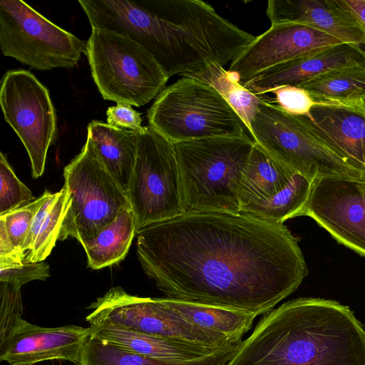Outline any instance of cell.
<instances>
[{"instance_id":"1","label":"cell","mask_w":365,"mask_h":365,"mask_svg":"<svg viewBox=\"0 0 365 365\" xmlns=\"http://www.w3.org/2000/svg\"><path fill=\"white\" fill-rule=\"evenodd\" d=\"M145 273L166 298L265 314L309 271L280 223L240 213H187L138 230Z\"/></svg>"},{"instance_id":"2","label":"cell","mask_w":365,"mask_h":365,"mask_svg":"<svg viewBox=\"0 0 365 365\" xmlns=\"http://www.w3.org/2000/svg\"><path fill=\"white\" fill-rule=\"evenodd\" d=\"M227 365H365V329L336 301L292 299L261 318Z\"/></svg>"},{"instance_id":"3","label":"cell","mask_w":365,"mask_h":365,"mask_svg":"<svg viewBox=\"0 0 365 365\" xmlns=\"http://www.w3.org/2000/svg\"><path fill=\"white\" fill-rule=\"evenodd\" d=\"M254 144L250 137L207 138L173 143L184 214L240 213L238 189Z\"/></svg>"},{"instance_id":"4","label":"cell","mask_w":365,"mask_h":365,"mask_svg":"<svg viewBox=\"0 0 365 365\" xmlns=\"http://www.w3.org/2000/svg\"><path fill=\"white\" fill-rule=\"evenodd\" d=\"M147 118L149 125L173 143L216 137L252 138L244 120L213 86L189 76L165 88Z\"/></svg>"},{"instance_id":"5","label":"cell","mask_w":365,"mask_h":365,"mask_svg":"<svg viewBox=\"0 0 365 365\" xmlns=\"http://www.w3.org/2000/svg\"><path fill=\"white\" fill-rule=\"evenodd\" d=\"M84 53L105 100L140 107L156 98L169 79L144 47L108 30L92 28Z\"/></svg>"},{"instance_id":"6","label":"cell","mask_w":365,"mask_h":365,"mask_svg":"<svg viewBox=\"0 0 365 365\" xmlns=\"http://www.w3.org/2000/svg\"><path fill=\"white\" fill-rule=\"evenodd\" d=\"M255 143L287 168L312 180L328 176L365 178L309 127L264 95L250 122Z\"/></svg>"},{"instance_id":"7","label":"cell","mask_w":365,"mask_h":365,"mask_svg":"<svg viewBox=\"0 0 365 365\" xmlns=\"http://www.w3.org/2000/svg\"><path fill=\"white\" fill-rule=\"evenodd\" d=\"M63 178L71 202L60 241L71 237L82 245L130 207L126 192L106 170L88 138L81 153L65 167Z\"/></svg>"},{"instance_id":"8","label":"cell","mask_w":365,"mask_h":365,"mask_svg":"<svg viewBox=\"0 0 365 365\" xmlns=\"http://www.w3.org/2000/svg\"><path fill=\"white\" fill-rule=\"evenodd\" d=\"M126 193L138 230L184 214L173 143L150 125L138 131L137 155Z\"/></svg>"},{"instance_id":"9","label":"cell","mask_w":365,"mask_h":365,"mask_svg":"<svg viewBox=\"0 0 365 365\" xmlns=\"http://www.w3.org/2000/svg\"><path fill=\"white\" fill-rule=\"evenodd\" d=\"M88 309L90 325H109L213 349L240 345L243 340L200 328L168 307L163 298L141 297L113 287Z\"/></svg>"},{"instance_id":"10","label":"cell","mask_w":365,"mask_h":365,"mask_svg":"<svg viewBox=\"0 0 365 365\" xmlns=\"http://www.w3.org/2000/svg\"><path fill=\"white\" fill-rule=\"evenodd\" d=\"M86 46L26 2L0 1V47L4 56L37 70L71 68Z\"/></svg>"},{"instance_id":"11","label":"cell","mask_w":365,"mask_h":365,"mask_svg":"<svg viewBox=\"0 0 365 365\" xmlns=\"http://www.w3.org/2000/svg\"><path fill=\"white\" fill-rule=\"evenodd\" d=\"M313 182L276 160L255 143L238 189L240 212L283 224L299 216Z\"/></svg>"},{"instance_id":"12","label":"cell","mask_w":365,"mask_h":365,"mask_svg":"<svg viewBox=\"0 0 365 365\" xmlns=\"http://www.w3.org/2000/svg\"><path fill=\"white\" fill-rule=\"evenodd\" d=\"M0 104L5 120L27 151L32 177L39 178L57 131L56 112L47 88L29 71L10 70L1 78Z\"/></svg>"},{"instance_id":"13","label":"cell","mask_w":365,"mask_h":365,"mask_svg":"<svg viewBox=\"0 0 365 365\" xmlns=\"http://www.w3.org/2000/svg\"><path fill=\"white\" fill-rule=\"evenodd\" d=\"M299 216L311 217L339 243L365 257V178L314 180Z\"/></svg>"},{"instance_id":"14","label":"cell","mask_w":365,"mask_h":365,"mask_svg":"<svg viewBox=\"0 0 365 365\" xmlns=\"http://www.w3.org/2000/svg\"><path fill=\"white\" fill-rule=\"evenodd\" d=\"M343 42L321 31L299 23L271 25L242 51L229 69L242 84L259 73L319 49Z\"/></svg>"},{"instance_id":"15","label":"cell","mask_w":365,"mask_h":365,"mask_svg":"<svg viewBox=\"0 0 365 365\" xmlns=\"http://www.w3.org/2000/svg\"><path fill=\"white\" fill-rule=\"evenodd\" d=\"M90 335V327H43L22 318L0 341V361L9 365H35L62 360L77 365Z\"/></svg>"},{"instance_id":"16","label":"cell","mask_w":365,"mask_h":365,"mask_svg":"<svg viewBox=\"0 0 365 365\" xmlns=\"http://www.w3.org/2000/svg\"><path fill=\"white\" fill-rule=\"evenodd\" d=\"M302 116L339 157L365 174V101L316 102Z\"/></svg>"},{"instance_id":"17","label":"cell","mask_w":365,"mask_h":365,"mask_svg":"<svg viewBox=\"0 0 365 365\" xmlns=\"http://www.w3.org/2000/svg\"><path fill=\"white\" fill-rule=\"evenodd\" d=\"M365 66V49L342 43L325 47L269 68L242 85L257 96H264L283 86H297L329 71Z\"/></svg>"},{"instance_id":"18","label":"cell","mask_w":365,"mask_h":365,"mask_svg":"<svg viewBox=\"0 0 365 365\" xmlns=\"http://www.w3.org/2000/svg\"><path fill=\"white\" fill-rule=\"evenodd\" d=\"M266 14L271 25L302 24L343 43L365 45V29L336 0H269Z\"/></svg>"},{"instance_id":"19","label":"cell","mask_w":365,"mask_h":365,"mask_svg":"<svg viewBox=\"0 0 365 365\" xmlns=\"http://www.w3.org/2000/svg\"><path fill=\"white\" fill-rule=\"evenodd\" d=\"M89 327L91 335L94 337L125 350L156 359H195L225 349L190 344L109 325H90Z\"/></svg>"},{"instance_id":"20","label":"cell","mask_w":365,"mask_h":365,"mask_svg":"<svg viewBox=\"0 0 365 365\" xmlns=\"http://www.w3.org/2000/svg\"><path fill=\"white\" fill-rule=\"evenodd\" d=\"M87 138L106 170L127 192L135 166L138 131L122 129L98 120L87 128Z\"/></svg>"},{"instance_id":"21","label":"cell","mask_w":365,"mask_h":365,"mask_svg":"<svg viewBox=\"0 0 365 365\" xmlns=\"http://www.w3.org/2000/svg\"><path fill=\"white\" fill-rule=\"evenodd\" d=\"M240 345L190 360H168L145 356L90 335L77 365H227Z\"/></svg>"},{"instance_id":"22","label":"cell","mask_w":365,"mask_h":365,"mask_svg":"<svg viewBox=\"0 0 365 365\" xmlns=\"http://www.w3.org/2000/svg\"><path fill=\"white\" fill-rule=\"evenodd\" d=\"M71 202L64 186L57 192L49 193L31 221L23 247L24 263L43 262L51 254Z\"/></svg>"},{"instance_id":"23","label":"cell","mask_w":365,"mask_h":365,"mask_svg":"<svg viewBox=\"0 0 365 365\" xmlns=\"http://www.w3.org/2000/svg\"><path fill=\"white\" fill-rule=\"evenodd\" d=\"M137 230L133 212L130 207L124 209L97 235L82 244L88 266L100 269L122 261Z\"/></svg>"},{"instance_id":"24","label":"cell","mask_w":365,"mask_h":365,"mask_svg":"<svg viewBox=\"0 0 365 365\" xmlns=\"http://www.w3.org/2000/svg\"><path fill=\"white\" fill-rule=\"evenodd\" d=\"M165 304L196 326L242 340L255 318V314L163 298Z\"/></svg>"},{"instance_id":"25","label":"cell","mask_w":365,"mask_h":365,"mask_svg":"<svg viewBox=\"0 0 365 365\" xmlns=\"http://www.w3.org/2000/svg\"><path fill=\"white\" fill-rule=\"evenodd\" d=\"M297 86L306 90L316 102L365 101V66L334 69Z\"/></svg>"},{"instance_id":"26","label":"cell","mask_w":365,"mask_h":365,"mask_svg":"<svg viewBox=\"0 0 365 365\" xmlns=\"http://www.w3.org/2000/svg\"><path fill=\"white\" fill-rule=\"evenodd\" d=\"M183 76L192 77L213 86L235 110L250 130V124L264 96L245 88L238 76L223 66L212 63Z\"/></svg>"},{"instance_id":"27","label":"cell","mask_w":365,"mask_h":365,"mask_svg":"<svg viewBox=\"0 0 365 365\" xmlns=\"http://www.w3.org/2000/svg\"><path fill=\"white\" fill-rule=\"evenodd\" d=\"M0 215L36 199L17 178L3 153L0 155Z\"/></svg>"},{"instance_id":"28","label":"cell","mask_w":365,"mask_h":365,"mask_svg":"<svg viewBox=\"0 0 365 365\" xmlns=\"http://www.w3.org/2000/svg\"><path fill=\"white\" fill-rule=\"evenodd\" d=\"M49 193L46 190L33 202L0 215V220L4 222L13 245L24 261L25 255L23 247L31 221Z\"/></svg>"},{"instance_id":"29","label":"cell","mask_w":365,"mask_h":365,"mask_svg":"<svg viewBox=\"0 0 365 365\" xmlns=\"http://www.w3.org/2000/svg\"><path fill=\"white\" fill-rule=\"evenodd\" d=\"M21 287L0 282V341H2L22 319Z\"/></svg>"},{"instance_id":"30","label":"cell","mask_w":365,"mask_h":365,"mask_svg":"<svg viewBox=\"0 0 365 365\" xmlns=\"http://www.w3.org/2000/svg\"><path fill=\"white\" fill-rule=\"evenodd\" d=\"M270 93L274 96L271 98L273 103L294 115H307L316 103L306 90L297 86H283Z\"/></svg>"},{"instance_id":"31","label":"cell","mask_w":365,"mask_h":365,"mask_svg":"<svg viewBox=\"0 0 365 365\" xmlns=\"http://www.w3.org/2000/svg\"><path fill=\"white\" fill-rule=\"evenodd\" d=\"M49 276V266L43 261L0 267V282H9L19 287L33 280L45 281Z\"/></svg>"},{"instance_id":"32","label":"cell","mask_w":365,"mask_h":365,"mask_svg":"<svg viewBox=\"0 0 365 365\" xmlns=\"http://www.w3.org/2000/svg\"><path fill=\"white\" fill-rule=\"evenodd\" d=\"M106 116L107 123L115 128L140 131L144 127L141 125L143 119L140 113L130 104L118 103L108 108Z\"/></svg>"},{"instance_id":"33","label":"cell","mask_w":365,"mask_h":365,"mask_svg":"<svg viewBox=\"0 0 365 365\" xmlns=\"http://www.w3.org/2000/svg\"><path fill=\"white\" fill-rule=\"evenodd\" d=\"M24 263L8 234L4 222L0 220V267Z\"/></svg>"},{"instance_id":"34","label":"cell","mask_w":365,"mask_h":365,"mask_svg":"<svg viewBox=\"0 0 365 365\" xmlns=\"http://www.w3.org/2000/svg\"><path fill=\"white\" fill-rule=\"evenodd\" d=\"M336 2L352 14L365 29V0H336Z\"/></svg>"}]
</instances>
